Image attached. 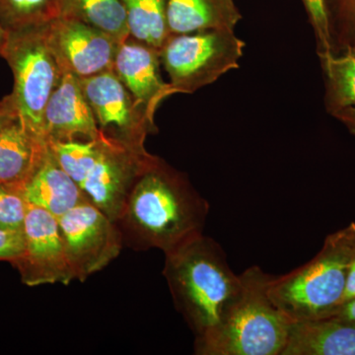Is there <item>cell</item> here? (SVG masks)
Here are the masks:
<instances>
[{
	"instance_id": "1",
	"label": "cell",
	"mask_w": 355,
	"mask_h": 355,
	"mask_svg": "<svg viewBox=\"0 0 355 355\" xmlns=\"http://www.w3.org/2000/svg\"><path fill=\"white\" fill-rule=\"evenodd\" d=\"M209 212L188 178L157 157L137 179L116 223L123 245L165 254L203 234Z\"/></svg>"
},
{
	"instance_id": "2",
	"label": "cell",
	"mask_w": 355,
	"mask_h": 355,
	"mask_svg": "<svg viewBox=\"0 0 355 355\" xmlns=\"http://www.w3.org/2000/svg\"><path fill=\"white\" fill-rule=\"evenodd\" d=\"M163 275L196 338L216 329L241 295V275L231 270L220 245L205 233L165 253Z\"/></svg>"
},
{
	"instance_id": "3",
	"label": "cell",
	"mask_w": 355,
	"mask_h": 355,
	"mask_svg": "<svg viewBox=\"0 0 355 355\" xmlns=\"http://www.w3.org/2000/svg\"><path fill=\"white\" fill-rule=\"evenodd\" d=\"M49 146L89 202L114 222L120 217L140 175L157 158L147 150L119 144L101 132L94 139L55 142Z\"/></svg>"
},
{
	"instance_id": "4",
	"label": "cell",
	"mask_w": 355,
	"mask_h": 355,
	"mask_svg": "<svg viewBox=\"0 0 355 355\" xmlns=\"http://www.w3.org/2000/svg\"><path fill=\"white\" fill-rule=\"evenodd\" d=\"M355 244V222L327 236L319 253L306 265L272 277L266 292L292 323L333 316L340 307Z\"/></svg>"
},
{
	"instance_id": "5",
	"label": "cell",
	"mask_w": 355,
	"mask_h": 355,
	"mask_svg": "<svg viewBox=\"0 0 355 355\" xmlns=\"http://www.w3.org/2000/svg\"><path fill=\"white\" fill-rule=\"evenodd\" d=\"M241 295L216 329L196 338L198 355H282L292 322L266 292L270 275L258 266L241 273Z\"/></svg>"
},
{
	"instance_id": "6",
	"label": "cell",
	"mask_w": 355,
	"mask_h": 355,
	"mask_svg": "<svg viewBox=\"0 0 355 355\" xmlns=\"http://www.w3.org/2000/svg\"><path fill=\"white\" fill-rule=\"evenodd\" d=\"M46 25L7 31L0 55L12 70L10 96L18 118L28 130L44 141V108L64 76L46 44Z\"/></svg>"
},
{
	"instance_id": "7",
	"label": "cell",
	"mask_w": 355,
	"mask_h": 355,
	"mask_svg": "<svg viewBox=\"0 0 355 355\" xmlns=\"http://www.w3.org/2000/svg\"><path fill=\"white\" fill-rule=\"evenodd\" d=\"M246 46L231 30L170 35L160 53L173 93L191 94L239 67Z\"/></svg>"
},
{
	"instance_id": "8",
	"label": "cell",
	"mask_w": 355,
	"mask_h": 355,
	"mask_svg": "<svg viewBox=\"0 0 355 355\" xmlns=\"http://www.w3.org/2000/svg\"><path fill=\"white\" fill-rule=\"evenodd\" d=\"M58 219L76 279L85 282L118 258L123 247L120 228L93 203H81Z\"/></svg>"
},
{
	"instance_id": "9",
	"label": "cell",
	"mask_w": 355,
	"mask_h": 355,
	"mask_svg": "<svg viewBox=\"0 0 355 355\" xmlns=\"http://www.w3.org/2000/svg\"><path fill=\"white\" fill-rule=\"evenodd\" d=\"M80 83L99 132L130 148L146 150V137L157 128L113 69L80 79Z\"/></svg>"
},
{
	"instance_id": "10",
	"label": "cell",
	"mask_w": 355,
	"mask_h": 355,
	"mask_svg": "<svg viewBox=\"0 0 355 355\" xmlns=\"http://www.w3.org/2000/svg\"><path fill=\"white\" fill-rule=\"evenodd\" d=\"M46 40L62 73L79 79L113 69L121 44L92 26L62 16L46 23Z\"/></svg>"
},
{
	"instance_id": "11",
	"label": "cell",
	"mask_w": 355,
	"mask_h": 355,
	"mask_svg": "<svg viewBox=\"0 0 355 355\" xmlns=\"http://www.w3.org/2000/svg\"><path fill=\"white\" fill-rule=\"evenodd\" d=\"M23 235L24 252L13 263L25 284L67 286L76 279L57 217L46 210L28 205Z\"/></svg>"
},
{
	"instance_id": "12",
	"label": "cell",
	"mask_w": 355,
	"mask_h": 355,
	"mask_svg": "<svg viewBox=\"0 0 355 355\" xmlns=\"http://www.w3.org/2000/svg\"><path fill=\"white\" fill-rule=\"evenodd\" d=\"M160 67L159 51L130 37L119 46L113 65L116 76L153 121L161 103L174 94Z\"/></svg>"
},
{
	"instance_id": "13",
	"label": "cell",
	"mask_w": 355,
	"mask_h": 355,
	"mask_svg": "<svg viewBox=\"0 0 355 355\" xmlns=\"http://www.w3.org/2000/svg\"><path fill=\"white\" fill-rule=\"evenodd\" d=\"M48 144L86 141L99 137L92 109L84 96L80 79L64 73L46 103L43 119Z\"/></svg>"
},
{
	"instance_id": "14",
	"label": "cell",
	"mask_w": 355,
	"mask_h": 355,
	"mask_svg": "<svg viewBox=\"0 0 355 355\" xmlns=\"http://www.w3.org/2000/svg\"><path fill=\"white\" fill-rule=\"evenodd\" d=\"M22 193L28 205L46 210L57 218L89 202L83 189L62 169L50 146Z\"/></svg>"
},
{
	"instance_id": "15",
	"label": "cell",
	"mask_w": 355,
	"mask_h": 355,
	"mask_svg": "<svg viewBox=\"0 0 355 355\" xmlns=\"http://www.w3.org/2000/svg\"><path fill=\"white\" fill-rule=\"evenodd\" d=\"M48 150V142L33 135L19 118L11 121L0 130V184L22 191Z\"/></svg>"
},
{
	"instance_id": "16",
	"label": "cell",
	"mask_w": 355,
	"mask_h": 355,
	"mask_svg": "<svg viewBox=\"0 0 355 355\" xmlns=\"http://www.w3.org/2000/svg\"><path fill=\"white\" fill-rule=\"evenodd\" d=\"M282 355H355V323L338 317L292 323Z\"/></svg>"
},
{
	"instance_id": "17",
	"label": "cell",
	"mask_w": 355,
	"mask_h": 355,
	"mask_svg": "<svg viewBox=\"0 0 355 355\" xmlns=\"http://www.w3.org/2000/svg\"><path fill=\"white\" fill-rule=\"evenodd\" d=\"M242 20L235 0H167L170 35L231 30Z\"/></svg>"
},
{
	"instance_id": "18",
	"label": "cell",
	"mask_w": 355,
	"mask_h": 355,
	"mask_svg": "<svg viewBox=\"0 0 355 355\" xmlns=\"http://www.w3.org/2000/svg\"><path fill=\"white\" fill-rule=\"evenodd\" d=\"M58 16L92 26L120 43L130 37L121 0H60Z\"/></svg>"
},
{
	"instance_id": "19",
	"label": "cell",
	"mask_w": 355,
	"mask_h": 355,
	"mask_svg": "<svg viewBox=\"0 0 355 355\" xmlns=\"http://www.w3.org/2000/svg\"><path fill=\"white\" fill-rule=\"evenodd\" d=\"M324 76V107L335 116L347 108H355V49L338 55L319 53Z\"/></svg>"
},
{
	"instance_id": "20",
	"label": "cell",
	"mask_w": 355,
	"mask_h": 355,
	"mask_svg": "<svg viewBox=\"0 0 355 355\" xmlns=\"http://www.w3.org/2000/svg\"><path fill=\"white\" fill-rule=\"evenodd\" d=\"M127 13L130 38L160 51L170 33L167 0H121Z\"/></svg>"
},
{
	"instance_id": "21",
	"label": "cell",
	"mask_w": 355,
	"mask_h": 355,
	"mask_svg": "<svg viewBox=\"0 0 355 355\" xmlns=\"http://www.w3.org/2000/svg\"><path fill=\"white\" fill-rule=\"evenodd\" d=\"M60 0H0V23L6 31L46 24L58 17Z\"/></svg>"
},
{
	"instance_id": "22",
	"label": "cell",
	"mask_w": 355,
	"mask_h": 355,
	"mask_svg": "<svg viewBox=\"0 0 355 355\" xmlns=\"http://www.w3.org/2000/svg\"><path fill=\"white\" fill-rule=\"evenodd\" d=\"M330 14L334 53L355 49V0H326Z\"/></svg>"
},
{
	"instance_id": "23",
	"label": "cell",
	"mask_w": 355,
	"mask_h": 355,
	"mask_svg": "<svg viewBox=\"0 0 355 355\" xmlns=\"http://www.w3.org/2000/svg\"><path fill=\"white\" fill-rule=\"evenodd\" d=\"M28 205L22 191L0 184V228L23 232Z\"/></svg>"
},
{
	"instance_id": "24",
	"label": "cell",
	"mask_w": 355,
	"mask_h": 355,
	"mask_svg": "<svg viewBox=\"0 0 355 355\" xmlns=\"http://www.w3.org/2000/svg\"><path fill=\"white\" fill-rule=\"evenodd\" d=\"M310 24L314 30L319 53H334L330 14L326 0H302Z\"/></svg>"
},
{
	"instance_id": "25",
	"label": "cell",
	"mask_w": 355,
	"mask_h": 355,
	"mask_svg": "<svg viewBox=\"0 0 355 355\" xmlns=\"http://www.w3.org/2000/svg\"><path fill=\"white\" fill-rule=\"evenodd\" d=\"M24 247L23 232L0 228V261L14 263L22 256Z\"/></svg>"
},
{
	"instance_id": "26",
	"label": "cell",
	"mask_w": 355,
	"mask_h": 355,
	"mask_svg": "<svg viewBox=\"0 0 355 355\" xmlns=\"http://www.w3.org/2000/svg\"><path fill=\"white\" fill-rule=\"evenodd\" d=\"M18 118L17 111L10 94L0 101V130Z\"/></svg>"
},
{
	"instance_id": "27",
	"label": "cell",
	"mask_w": 355,
	"mask_h": 355,
	"mask_svg": "<svg viewBox=\"0 0 355 355\" xmlns=\"http://www.w3.org/2000/svg\"><path fill=\"white\" fill-rule=\"evenodd\" d=\"M354 299H355V244L354 250H352V257H350L347 286H345L342 305L350 300H354Z\"/></svg>"
},
{
	"instance_id": "28",
	"label": "cell",
	"mask_w": 355,
	"mask_h": 355,
	"mask_svg": "<svg viewBox=\"0 0 355 355\" xmlns=\"http://www.w3.org/2000/svg\"><path fill=\"white\" fill-rule=\"evenodd\" d=\"M333 116L343 123L349 132L355 137V108L354 107L343 110Z\"/></svg>"
},
{
	"instance_id": "29",
	"label": "cell",
	"mask_w": 355,
	"mask_h": 355,
	"mask_svg": "<svg viewBox=\"0 0 355 355\" xmlns=\"http://www.w3.org/2000/svg\"><path fill=\"white\" fill-rule=\"evenodd\" d=\"M331 317L340 318V319L347 320V321L355 323V299L340 306Z\"/></svg>"
},
{
	"instance_id": "30",
	"label": "cell",
	"mask_w": 355,
	"mask_h": 355,
	"mask_svg": "<svg viewBox=\"0 0 355 355\" xmlns=\"http://www.w3.org/2000/svg\"><path fill=\"white\" fill-rule=\"evenodd\" d=\"M7 38V31L4 29L3 26L0 23V55H1L2 50H3L4 44H6Z\"/></svg>"
}]
</instances>
